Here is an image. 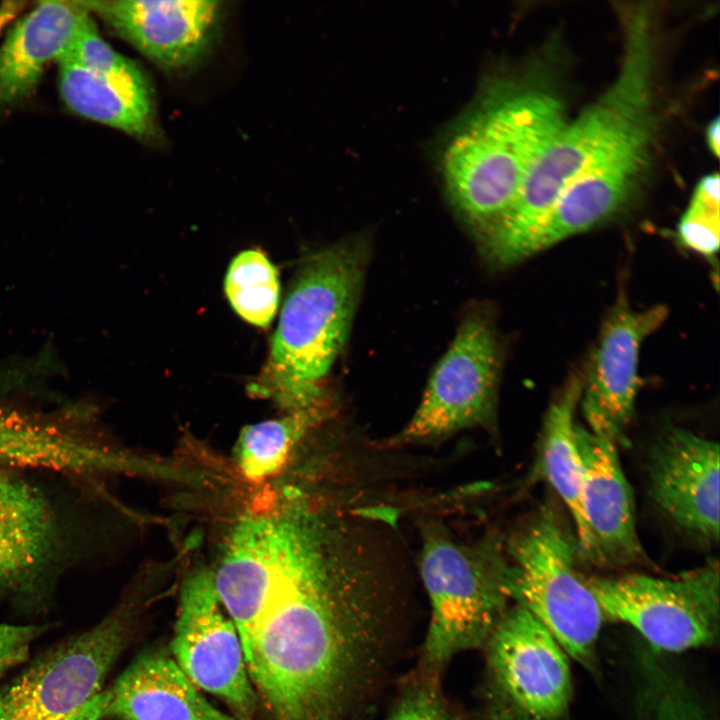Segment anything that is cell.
Listing matches in <instances>:
<instances>
[{
  "mask_svg": "<svg viewBox=\"0 0 720 720\" xmlns=\"http://www.w3.org/2000/svg\"><path fill=\"white\" fill-rule=\"evenodd\" d=\"M565 123L562 103L550 89L516 79L487 87L443 155L450 198L480 236L509 210L531 166Z\"/></svg>",
  "mask_w": 720,
  "mask_h": 720,
  "instance_id": "obj_2",
  "label": "cell"
},
{
  "mask_svg": "<svg viewBox=\"0 0 720 720\" xmlns=\"http://www.w3.org/2000/svg\"><path fill=\"white\" fill-rule=\"evenodd\" d=\"M421 539L419 571L430 619L418 671L440 677L456 655L484 647L509 609L513 572L495 533L466 544L432 520L422 524Z\"/></svg>",
  "mask_w": 720,
  "mask_h": 720,
  "instance_id": "obj_5",
  "label": "cell"
},
{
  "mask_svg": "<svg viewBox=\"0 0 720 720\" xmlns=\"http://www.w3.org/2000/svg\"><path fill=\"white\" fill-rule=\"evenodd\" d=\"M587 582L604 618L633 627L656 650L682 652L716 640L717 563L675 578L631 573Z\"/></svg>",
  "mask_w": 720,
  "mask_h": 720,
  "instance_id": "obj_8",
  "label": "cell"
},
{
  "mask_svg": "<svg viewBox=\"0 0 720 720\" xmlns=\"http://www.w3.org/2000/svg\"><path fill=\"white\" fill-rule=\"evenodd\" d=\"M107 701L108 691L105 689L87 703L59 720H100L104 717Z\"/></svg>",
  "mask_w": 720,
  "mask_h": 720,
  "instance_id": "obj_29",
  "label": "cell"
},
{
  "mask_svg": "<svg viewBox=\"0 0 720 720\" xmlns=\"http://www.w3.org/2000/svg\"><path fill=\"white\" fill-rule=\"evenodd\" d=\"M439 678L418 671L400 692L386 720H485L451 704Z\"/></svg>",
  "mask_w": 720,
  "mask_h": 720,
  "instance_id": "obj_27",
  "label": "cell"
},
{
  "mask_svg": "<svg viewBox=\"0 0 720 720\" xmlns=\"http://www.w3.org/2000/svg\"><path fill=\"white\" fill-rule=\"evenodd\" d=\"M119 608L92 628L46 650L0 687V720H59L99 694L132 633Z\"/></svg>",
  "mask_w": 720,
  "mask_h": 720,
  "instance_id": "obj_9",
  "label": "cell"
},
{
  "mask_svg": "<svg viewBox=\"0 0 720 720\" xmlns=\"http://www.w3.org/2000/svg\"><path fill=\"white\" fill-rule=\"evenodd\" d=\"M368 537L303 514L285 527L275 582L243 651L270 720H355L400 635L395 585Z\"/></svg>",
  "mask_w": 720,
  "mask_h": 720,
  "instance_id": "obj_1",
  "label": "cell"
},
{
  "mask_svg": "<svg viewBox=\"0 0 720 720\" xmlns=\"http://www.w3.org/2000/svg\"><path fill=\"white\" fill-rule=\"evenodd\" d=\"M649 495L681 532L702 545L719 539V445L681 428L666 430L651 446Z\"/></svg>",
  "mask_w": 720,
  "mask_h": 720,
  "instance_id": "obj_13",
  "label": "cell"
},
{
  "mask_svg": "<svg viewBox=\"0 0 720 720\" xmlns=\"http://www.w3.org/2000/svg\"><path fill=\"white\" fill-rule=\"evenodd\" d=\"M280 545V511L245 515L232 528L213 574L217 595L238 630L242 647L274 584Z\"/></svg>",
  "mask_w": 720,
  "mask_h": 720,
  "instance_id": "obj_18",
  "label": "cell"
},
{
  "mask_svg": "<svg viewBox=\"0 0 720 720\" xmlns=\"http://www.w3.org/2000/svg\"><path fill=\"white\" fill-rule=\"evenodd\" d=\"M485 720H560L572 699L567 654L527 609L514 603L484 645Z\"/></svg>",
  "mask_w": 720,
  "mask_h": 720,
  "instance_id": "obj_7",
  "label": "cell"
},
{
  "mask_svg": "<svg viewBox=\"0 0 720 720\" xmlns=\"http://www.w3.org/2000/svg\"><path fill=\"white\" fill-rule=\"evenodd\" d=\"M640 695L642 720H711L686 684L659 662L646 657Z\"/></svg>",
  "mask_w": 720,
  "mask_h": 720,
  "instance_id": "obj_25",
  "label": "cell"
},
{
  "mask_svg": "<svg viewBox=\"0 0 720 720\" xmlns=\"http://www.w3.org/2000/svg\"><path fill=\"white\" fill-rule=\"evenodd\" d=\"M324 409L322 403L245 426L235 446V460L241 475L259 483L278 474L299 441L323 418Z\"/></svg>",
  "mask_w": 720,
  "mask_h": 720,
  "instance_id": "obj_23",
  "label": "cell"
},
{
  "mask_svg": "<svg viewBox=\"0 0 720 720\" xmlns=\"http://www.w3.org/2000/svg\"><path fill=\"white\" fill-rule=\"evenodd\" d=\"M145 57L166 69H181L205 52L221 13L209 0L78 1Z\"/></svg>",
  "mask_w": 720,
  "mask_h": 720,
  "instance_id": "obj_17",
  "label": "cell"
},
{
  "mask_svg": "<svg viewBox=\"0 0 720 720\" xmlns=\"http://www.w3.org/2000/svg\"><path fill=\"white\" fill-rule=\"evenodd\" d=\"M583 386L573 378L549 407L534 474L546 480L566 505L576 528L579 551L586 539L582 508L583 466L576 440L575 411Z\"/></svg>",
  "mask_w": 720,
  "mask_h": 720,
  "instance_id": "obj_22",
  "label": "cell"
},
{
  "mask_svg": "<svg viewBox=\"0 0 720 720\" xmlns=\"http://www.w3.org/2000/svg\"><path fill=\"white\" fill-rule=\"evenodd\" d=\"M706 138L710 150L718 157L720 152V121L718 117L708 125Z\"/></svg>",
  "mask_w": 720,
  "mask_h": 720,
  "instance_id": "obj_30",
  "label": "cell"
},
{
  "mask_svg": "<svg viewBox=\"0 0 720 720\" xmlns=\"http://www.w3.org/2000/svg\"><path fill=\"white\" fill-rule=\"evenodd\" d=\"M171 651L196 688L221 699L233 714L253 720L258 698L241 639L207 569L194 570L182 583Z\"/></svg>",
  "mask_w": 720,
  "mask_h": 720,
  "instance_id": "obj_11",
  "label": "cell"
},
{
  "mask_svg": "<svg viewBox=\"0 0 720 720\" xmlns=\"http://www.w3.org/2000/svg\"><path fill=\"white\" fill-rule=\"evenodd\" d=\"M625 34L616 81L577 119L563 125L531 166L509 210L481 236L493 264L505 267L527 257L531 240L564 189L631 123L649 113L651 33L634 25Z\"/></svg>",
  "mask_w": 720,
  "mask_h": 720,
  "instance_id": "obj_4",
  "label": "cell"
},
{
  "mask_svg": "<svg viewBox=\"0 0 720 720\" xmlns=\"http://www.w3.org/2000/svg\"><path fill=\"white\" fill-rule=\"evenodd\" d=\"M719 202V176L703 177L678 225L679 239L686 247L705 256L718 250Z\"/></svg>",
  "mask_w": 720,
  "mask_h": 720,
  "instance_id": "obj_26",
  "label": "cell"
},
{
  "mask_svg": "<svg viewBox=\"0 0 720 720\" xmlns=\"http://www.w3.org/2000/svg\"><path fill=\"white\" fill-rule=\"evenodd\" d=\"M658 306L633 311L622 296L605 322L589 370L582 408L590 431L614 443L627 442L640 386L638 364L644 339L664 320Z\"/></svg>",
  "mask_w": 720,
  "mask_h": 720,
  "instance_id": "obj_16",
  "label": "cell"
},
{
  "mask_svg": "<svg viewBox=\"0 0 720 720\" xmlns=\"http://www.w3.org/2000/svg\"><path fill=\"white\" fill-rule=\"evenodd\" d=\"M367 259L366 241L358 238L306 261L284 301L254 392L288 413L323 403V382L348 336Z\"/></svg>",
  "mask_w": 720,
  "mask_h": 720,
  "instance_id": "obj_3",
  "label": "cell"
},
{
  "mask_svg": "<svg viewBox=\"0 0 720 720\" xmlns=\"http://www.w3.org/2000/svg\"><path fill=\"white\" fill-rule=\"evenodd\" d=\"M61 98L74 113L141 140L158 135L149 81L138 65L121 72H98L59 59Z\"/></svg>",
  "mask_w": 720,
  "mask_h": 720,
  "instance_id": "obj_20",
  "label": "cell"
},
{
  "mask_svg": "<svg viewBox=\"0 0 720 720\" xmlns=\"http://www.w3.org/2000/svg\"><path fill=\"white\" fill-rule=\"evenodd\" d=\"M650 136L647 113L631 123L564 189L531 240L529 255L620 212L645 165Z\"/></svg>",
  "mask_w": 720,
  "mask_h": 720,
  "instance_id": "obj_14",
  "label": "cell"
},
{
  "mask_svg": "<svg viewBox=\"0 0 720 720\" xmlns=\"http://www.w3.org/2000/svg\"><path fill=\"white\" fill-rule=\"evenodd\" d=\"M499 349L488 321L468 315L433 371L422 400L392 446L439 442L495 420Z\"/></svg>",
  "mask_w": 720,
  "mask_h": 720,
  "instance_id": "obj_10",
  "label": "cell"
},
{
  "mask_svg": "<svg viewBox=\"0 0 720 720\" xmlns=\"http://www.w3.org/2000/svg\"><path fill=\"white\" fill-rule=\"evenodd\" d=\"M48 626L0 624V676L26 661L30 646Z\"/></svg>",
  "mask_w": 720,
  "mask_h": 720,
  "instance_id": "obj_28",
  "label": "cell"
},
{
  "mask_svg": "<svg viewBox=\"0 0 720 720\" xmlns=\"http://www.w3.org/2000/svg\"><path fill=\"white\" fill-rule=\"evenodd\" d=\"M108 691L104 717L119 720H246L212 705L161 652L138 656Z\"/></svg>",
  "mask_w": 720,
  "mask_h": 720,
  "instance_id": "obj_19",
  "label": "cell"
},
{
  "mask_svg": "<svg viewBox=\"0 0 720 720\" xmlns=\"http://www.w3.org/2000/svg\"><path fill=\"white\" fill-rule=\"evenodd\" d=\"M576 440L583 466L582 508L586 539L580 558L616 568L647 562L636 529L632 489L617 444L580 425Z\"/></svg>",
  "mask_w": 720,
  "mask_h": 720,
  "instance_id": "obj_15",
  "label": "cell"
},
{
  "mask_svg": "<svg viewBox=\"0 0 720 720\" xmlns=\"http://www.w3.org/2000/svg\"><path fill=\"white\" fill-rule=\"evenodd\" d=\"M224 290L233 310L248 323L265 328L279 304L278 272L260 250L239 253L231 261Z\"/></svg>",
  "mask_w": 720,
  "mask_h": 720,
  "instance_id": "obj_24",
  "label": "cell"
},
{
  "mask_svg": "<svg viewBox=\"0 0 720 720\" xmlns=\"http://www.w3.org/2000/svg\"><path fill=\"white\" fill-rule=\"evenodd\" d=\"M86 13L78 1H44L16 23L0 46V111L33 93Z\"/></svg>",
  "mask_w": 720,
  "mask_h": 720,
  "instance_id": "obj_21",
  "label": "cell"
},
{
  "mask_svg": "<svg viewBox=\"0 0 720 720\" xmlns=\"http://www.w3.org/2000/svg\"><path fill=\"white\" fill-rule=\"evenodd\" d=\"M66 551L65 530L49 498L0 470V595L34 607L47 600Z\"/></svg>",
  "mask_w": 720,
  "mask_h": 720,
  "instance_id": "obj_12",
  "label": "cell"
},
{
  "mask_svg": "<svg viewBox=\"0 0 720 720\" xmlns=\"http://www.w3.org/2000/svg\"><path fill=\"white\" fill-rule=\"evenodd\" d=\"M505 548L513 572L511 599L543 624L568 656L593 672L605 618L578 570L576 538L553 508L543 507Z\"/></svg>",
  "mask_w": 720,
  "mask_h": 720,
  "instance_id": "obj_6",
  "label": "cell"
}]
</instances>
